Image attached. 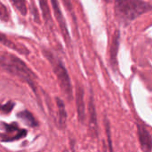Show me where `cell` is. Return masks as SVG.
Wrapping results in <instances>:
<instances>
[{"mask_svg":"<svg viewBox=\"0 0 152 152\" xmlns=\"http://www.w3.org/2000/svg\"><path fill=\"white\" fill-rule=\"evenodd\" d=\"M115 15L118 21L126 26L145 12L152 10V5L142 0H115Z\"/></svg>","mask_w":152,"mask_h":152,"instance_id":"6da1fadb","label":"cell"},{"mask_svg":"<svg viewBox=\"0 0 152 152\" xmlns=\"http://www.w3.org/2000/svg\"><path fill=\"white\" fill-rule=\"evenodd\" d=\"M0 66L26 81L33 90H36L35 76L20 59L10 53L4 54L0 56Z\"/></svg>","mask_w":152,"mask_h":152,"instance_id":"7a4b0ae2","label":"cell"},{"mask_svg":"<svg viewBox=\"0 0 152 152\" xmlns=\"http://www.w3.org/2000/svg\"><path fill=\"white\" fill-rule=\"evenodd\" d=\"M45 55L48 61H50V63L52 64L53 72L58 79V82L61 90L64 92L66 96L69 99H70L72 97V87H71V83H70L69 74L67 72L65 66L63 65L62 61L59 58H56L51 53H47Z\"/></svg>","mask_w":152,"mask_h":152,"instance_id":"3957f363","label":"cell"},{"mask_svg":"<svg viewBox=\"0 0 152 152\" xmlns=\"http://www.w3.org/2000/svg\"><path fill=\"white\" fill-rule=\"evenodd\" d=\"M137 134L141 148L143 152H152V136L147 128L142 125L137 124Z\"/></svg>","mask_w":152,"mask_h":152,"instance_id":"277c9868","label":"cell"},{"mask_svg":"<svg viewBox=\"0 0 152 152\" xmlns=\"http://www.w3.org/2000/svg\"><path fill=\"white\" fill-rule=\"evenodd\" d=\"M88 112H89V129L94 137L98 135V124H97V115L95 110V105L93 96L90 97L88 103Z\"/></svg>","mask_w":152,"mask_h":152,"instance_id":"5b68a950","label":"cell"},{"mask_svg":"<svg viewBox=\"0 0 152 152\" xmlns=\"http://www.w3.org/2000/svg\"><path fill=\"white\" fill-rule=\"evenodd\" d=\"M76 102H77L78 120L80 123H84L86 118V108H85V100H84V90L80 86L77 87Z\"/></svg>","mask_w":152,"mask_h":152,"instance_id":"8992f818","label":"cell"},{"mask_svg":"<svg viewBox=\"0 0 152 152\" xmlns=\"http://www.w3.org/2000/svg\"><path fill=\"white\" fill-rule=\"evenodd\" d=\"M52 2V5H53V11H54V13H55V16L57 18V21L59 22V25L60 27L61 28L63 33H65V36L68 37L69 33H68V29H67V27H66V23H65V20L63 18V15L61 14V9L59 7V4L56 0H51Z\"/></svg>","mask_w":152,"mask_h":152,"instance_id":"52a82bcc","label":"cell"},{"mask_svg":"<svg viewBox=\"0 0 152 152\" xmlns=\"http://www.w3.org/2000/svg\"><path fill=\"white\" fill-rule=\"evenodd\" d=\"M56 102H57V108H58L59 126L61 128H65L66 120H67V113H66V110H65V105L60 98H56Z\"/></svg>","mask_w":152,"mask_h":152,"instance_id":"ba28073f","label":"cell"},{"mask_svg":"<svg viewBox=\"0 0 152 152\" xmlns=\"http://www.w3.org/2000/svg\"><path fill=\"white\" fill-rule=\"evenodd\" d=\"M118 45H119V33L118 32L117 35H115L112 44H111V47H110V61L113 66H116L117 64V52L118 49Z\"/></svg>","mask_w":152,"mask_h":152,"instance_id":"9c48e42d","label":"cell"},{"mask_svg":"<svg viewBox=\"0 0 152 152\" xmlns=\"http://www.w3.org/2000/svg\"><path fill=\"white\" fill-rule=\"evenodd\" d=\"M18 117H19L21 120H23V121H24L28 126H29L34 127V126H37V123L36 119L34 118V117L32 116V114H31L30 112H28V110L21 111L20 113L18 114Z\"/></svg>","mask_w":152,"mask_h":152,"instance_id":"30bf717a","label":"cell"},{"mask_svg":"<svg viewBox=\"0 0 152 152\" xmlns=\"http://www.w3.org/2000/svg\"><path fill=\"white\" fill-rule=\"evenodd\" d=\"M12 2V4L14 5V7L17 9V11L22 14L23 16H25L28 12V8H27V4L25 0H10Z\"/></svg>","mask_w":152,"mask_h":152,"instance_id":"8fae6325","label":"cell"},{"mask_svg":"<svg viewBox=\"0 0 152 152\" xmlns=\"http://www.w3.org/2000/svg\"><path fill=\"white\" fill-rule=\"evenodd\" d=\"M105 130H106V134L108 137V143H109V148L110 152H113V148H112V141H111V133H110V125L108 120V118H105Z\"/></svg>","mask_w":152,"mask_h":152,"instance_id":"7c38bea8","label":"cell"},{"mask_svg":"<svg viewBox=\"0 0 152 152\" xmlns=\"http://www.w3.org/2000/svg\"><path fill=\"white\" fill-rule=\"evenodd\" d=\"M39 2H40V4H41V8H42V11H43L44 17H45V19L46 20H48L49 18H50V11H49L47 2H46V0H39Z\"/></svg>","mask_w":152,"mask_h":152,"instance_id":"4fadbf2b","label":"cell"},{"mask_svg":"<svg viewBox=\"0 0 152 152\" xmlns=\"http://www.w3.org/2000/svg\"><path fill=\"white\" fill-rule=\"evenodd\" d=\"M9 19V13L8 11L6 9V7L4 6V4L0 1V20L6 21Z\"/></svg>","mask_w":152,"mask_h":152,"instance_id":"5bb4252c","label":"cell"},{"mask_svg":"<svg viewBox=\"0 0 152 152\" xmlns=\"http://www.w3.org/2000/svg\"><path fill=\"white\" fill-rule=\"evenodd\" d=\"M13 106H14V103L12 102H9L8 103H6V104H4V106H2V110H3L4 113H9V112L12 110Z\"/></svg>","mask_w":152,"mask_h":152,"instance_id":"9a60e30c","label":"cell"},{"mask_svg":"<svg viewBox=\"0 0 152 152\" xmlns=\"http://www.w3.org/2000/svg\"><path fill=\"white\" fill-rule=\"evenodd\" d=\"M0 110H2V106L0 105Z\"/></svg>","mask_w":152,"mask_h":152,"instance_id":"2e32d148","label":"cell"},{"mask_svg":"<svg viewBox=\"0 0 152 152\" xmlns=\"http://www.w3.org/2000/svg\"><path fill=\"white\" fill-rule=\"evenodd\" d=\"M106 2H109V1H110V0H105Z\"/></svg>","mask_w":152,"mask_h":152,"instance_id":"e0dca14e","label":"cell"}]
</instances>
